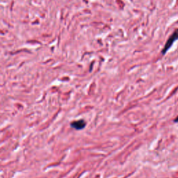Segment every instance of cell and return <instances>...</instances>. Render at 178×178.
I'll list each match as a JSON object with an SVG mask.
<instances>
[{"mask_svg":"<svg viewBox=\"0 0 178 178\" xmlns=\"http://www.w3.org/2000/svg\"><path fill=\"white\" fill-rule=\"evenodd\" d=\"M177 40H178V29H177V30H175L173 31V33L170 36V37L168 38V40H167V41H166V44H165L164 47H163V48L162 49V54L163 55L166 54V52H167L169 50V49H170L171 47L173 46V43Z\"/></svg>","mask_w":178,"mask_h":178,"instance_id":"1","label":"cell"},{"mask_svg":"<svg viewBox=\"0 0 178 178\" xmlns=\"http://www.w3.org/2000/svg\"><path fill=\"white\" fill-rule=\"evenodd\" d=\"M71 127L77 130H80L84 129L86 126V122L84 120H80V121H76L71 122Z\"/></svg>","mask_w":178,"mask_h":178,"instance_id":"2","label":"cell"},{"mask_svg":"<svg viewBox=\"0 0 178 178\" xmlns=\"http://www.w3.org/2000/svg\"><path fill=\"white\" fill-rule=\"evenodd\" d=\"M174 122H178V116H177V117L176 118H175Z\"/></svg>","mask_w":178,"mask_h":178,"instance_id":"3","label":"cell"}]
</instances>
